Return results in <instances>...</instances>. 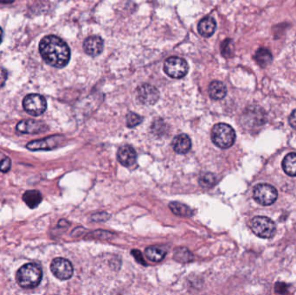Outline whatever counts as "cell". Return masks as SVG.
Returning <instances> with one entry per match:
<instances>
[{"label":"cell","mask_w":296,"mask_h":295,"mask_svg":"<svg viewBox=\"0 0 296 295\" xmlns=\"http://www.w3.org/2000/svg\"><path fill=\"white\" fill-rule=\"evenodd\" d=\"M41 55L50 66L62 69L70 60V49L63 39L56 36H47L39 44Z\"/></svg>","instance_id":"6da1fadb"},{"label":"cell","mask_w":296,"mask_h":295,"mask_svg":"<svg viewBox=\"0 0 296 295\" xmlns=\"http://www.w3.org/2000/svg\"><path fill=\"white\" fill-rule=\"evenodd\" d=\"M42 278L43 271L38 264H25L17 273V281L23 288H34L40 284Z\"/></svg>","instance_id":"7a4b0ae2"},{"label":"cell","mask_w":296,"mask_h":295,"mask_svg":"<svg viewBox=\"0 0 296 295\" xmlns=\"http://www.w3.org/2000/svg\"><path fill=\"white\" fill-rule=\"evenodd\" d=\"M212 139L218 148L227 149L235 143V131L229 125L218 123L212 128Z\"/></svg>","instance_id":"3957f363"},{"label":"cell","mask_w":296,"mask_h":295,"mask_svg":"<svg viewBox=\"0 0 296 295\" xmlns=\"http://www.w3.org/2000/svg\"><path fill=\"white\" fill-rule=\"evenodd\" d=\"M250 228L254 234L263 239H270L276 234V224L274 221L267 217L259 216L254 217L250 223Z\"/></svg>","instance_id":"277c9868"},{"label":"cell","mask_w":296,"mask_h":295,"mask_svg":"<svg viewBox=\"0 0 296 295\" xmlns=\"http://www.w3.org/2000/svg\"><path fill=\"white\" fill-rule=\"evenodd\" d=\"M164 70L166 75H169L171 78H183L188 73V64L183 58L171 56L167 58L165 62Z\"/></svg>","instance_id":"5b68a950"},{"label":"cell","mask_w":296,"mask_h":295,"mask_svg":"<svg viewBox=\"0 0 296 295\" xmlns=\"http://www.w3.org/2000/svg\"><path fill=\"white\" fill-rule=\"evenodd\" d=\"M254 199L259 204L269 206L273 204L277 199L278 194L276 189L269 184H260L256 185L253 193Z\"/></svg>","instance_id":"8992f818"},{"label":"cell","mask_w":296,"mask_h":295,"mask_svg":"<svg viewBox=\"0 0 296 295\" xmlns=\"http://www.w3.org/2000/svg\"><path fill=\"white\" fill-rule=\"evenodd\" d=\"M23 107L31 115L39 116L46 111V100L38 94H31L23 99Z\"/></svg>","instance_id":"52a82bcc"},{"label":"cell","mask_w":296,"mask_h":295,"mask_svg":"<svg viewBox=\"0 0 296 295\" xmlns=\"http://www.w3.org/2000/svg\"><path fill=\"white\" fill-rule=\"evenodd\" d=\"M50 270L55 277L66 281L72 277L74 269L70 260L64 258H55L52 260L50 265Z\"/></svg>","instance_id":"ba28073f"},{"label":"cell","mask_w":296,"mask_h":295,"mask_svg":"<svg viewBox=\"0 0 296 295\" xmlns=\"http://www.w3.org/2000/svg\"><path fill=\"white\" fill-rule=\"evenodd\" d=\"M139 102L145 105H154L160 99V92L151 84H143L137 90Z\"/></svg>","instance_id":"9c48e42d"},{"label":"cell","mask_w":296,"mask_h":295,"mask_svg":"<svg viewBox=\"0 0 296 295\" xmlns=\"http://www.w3.org/2000/svg\"><path fill=\"white\" fill-rule=\"evenodd\" d=\"M64 138L60 135H54L43 139H38L29 142L27 148L31 151L52 150L61 145Z\"/></svg>","instance_id":"30bf717a"},{"label":"cell","mask_w":296,"mask_h":295,"mask_svg":"<svg viewBox=\"0 0 296 295\" xmlns=\"http://www.w3.org/2000/svg\"><path fill=\"white\" fill-rule=\"evenodd\" d=\"M46 124L44 122H38L34 120H24L17 125V130L21 133H28V134H36V133H43L47 130Z\"/></svg>","instance_id":"8fae6325"},{"label":"cell","mask_w":296,"mask_h":295,"mask_svg":"<svg viewBox=\"0 0 296 295\" xmlns=\"http://www.w3.org/2000/svg\"><path fill=\"white\" fill-rule=\"evenodd\" d=\"M104 48V42L102 38L97 36H92L84 41L83 49L87 55L91 56H97L102 52Z\"/></svg>","instance_id":"7c38bea8"},{"label":"cell","mask_w":296,"mask_h":295,"mask_svg":"<svg viewBox=\"0 0 296 295\" xmlns=\"http://www.w3.org/2000/svg\"><path fill=\"white\" fill-rule=\"evenodd\" d=\"M117 159L122 165L131 166L136 161V152L131 145H123L117 153Z\"/></svg>","instance_id":"4fadbf2b"},{"label":"cell","mask_w":296,"mask_h":295,"mask_svg":"<svg viewBox=\"0 0 296 295\" xmlns=\"http://www.w3.org/2000/svg\"><path fill=\"white\" fill-rule=\"evenodd\" d=\"M172 148L179 154H186L192 148V141L187 134H180L172 140Z\"/></svg>","instance_id":"5bb4252c"},{"label":"cell","mask_w":296,"mask_h":295,"mask_svg":"<svg viewBox=\"0 0 296 295\" xmlns=\"http://www.w3.org/2000/svg\"><path fill=\"white\" fill-rule=\"evenodd\" d=\"M216 29H217V23L215 19L212 17L203 18L197 26L198 33L203 38L212 37L216 32Z\"/></svg>","instance_id":"9a60e30c"},{"label":"cell","mask_w":296,"mask_h":295,"mask_svg":"<svg viewBox=\"0 0 296 295\" xmlns=\"http://www.w3.org/2000/svg\"><path fill=\"white\" fill-rule=\"evenodd\" d=\"M209 95L210 97L213 100H216V101L222 100L226 96V86L222 81H212L209 86Z\"/></svg>","instance_id":"2e32d148"},{"label":"cell","mask_w":296,"mask_h":295,"mask_svg":"<svg viewBox=\"0 0 296 295\" xmlns=\"http://www.w3.org/2000/svg\"><path fill=\"white\" fill-rule=\"evenodd\" d=\"M23 200L29 208H37L42 202V195L38 191L31 190L24 192L23 195Z\"/></svg>","instance_id":"e0dca14e"},{"label":"cell","mask_w":296,"mask_h":295,"mask_svg":"<svg viewBox=\"0 0 296 295\" xmlns=\"http://www.w3.org/2000/svg\"><path fill=\"white\" fill-rule=\"evenodd\" d=\"M145 254L146 257L152 261L160 262L166 257V250L160 246L148 247L147 249H145Z\"/></svg>","instance_id":"ac0fdd59"},{"label":"cell","mask_w":296,"mask_h":295,"mask_svg":"<svg viewBox=\"0 0 296 295\" xmlns=\"http://www.w3.org/2000/svg\"><path fill=\"white\" fill-rule=\"evenodd\" d=\"M282 169L288 176H296V154L291 153L285 157L282 161Z\"/></svg>","instance_id":"d6986e66"},{"label":"cell","mask_w":296,"mask_h":295,"mask_svg":"<svg viewBox=\"0 0 296 295\" xmlns=\"http://www.w3.org/2000/svg\"><path fill=\"white\" fill-rule=\"evenodd\" d=\"M169 208L171 209L173 214L179 217H192L193 212L192 209L184 203H179V202H172L169 204Z\"/></svg>","instance_id":"ffe728a7"},{"label":"cell","mask_w":296,"mask_h":295,"mask_svg":"<svg viewBox=\"0 0 296 295\" xmlns=\"http://www.w3.org/2000/svg\"><path fill=\"white\" fill-rule=\"evenodd\" d=\"M255 59L260 66L265 68L272 63L273 56L269 49H259L255 55Z\"/></svg>","instance_id":"44dd1931"},{"label":"cell","mask_w":296,"mask_h":295,"mask_svg":"<svg viewBox=\"0 0 296 295\" xmlns=\"http://www.w3.org/2000/svg\"><path fill=\"white\" fill-rule=\"evenodd\" d=\"M173 259L180 263H187L193 260V255L186 248H179L175 250Z\"/></svg>","instance_id":"7402d4cb"},{"label":"cell","mask_w":296,"mask_h":295,"mask_svg":"<svg viewBox=\"0 0 296 295\" xmlns=\"http://www.w3.org/2000/svg\"><path fill=\"white\" fill-rule=\"evenodd\" d=\"M216 183H217V178L214 174L211 172L203 173L199 178V185L203 188H211L215 185Z\"/></svg>","instance_id":"603a6c76"},{"label":"cell","mask_w":296,"mask_h":295,"mask_svg":"<svg viewBox=\"0 0 296 295\" xmlns=\"http://www.w3.org/2000/svg\"><path fill=\"white\" fill-rule=\"evenodd\" d=\"M142 121V117L137 113H129L127 115V126L129 128H134L139 126Z\"/></svg>","instance_id":"cb8c5ba5"},{"label":"cell","mask_w":296,"mask_h":295,"mask_svg":"<svg viewBox=\"0 0 296 295\" xmlns=\"http://www.w3.org/2000/svg\"><path fill=\"white\" fill-rule=\"evenodd\" d=\"M12 167V160L8 157H5L0 161V171L2 172H8Z\"/></svg>","instance_id":"d4e9b609"},{"label":"cell","mask_w":296,"mask_h":295,"mask_svg":"<svg viewBox=\"0 0 296 295\" xmlns=\"http://www.w3.org/2000/svg\"><path fill=\"white\" fill-rule=\"evenodd\" d=\"M230 45H232L230 40L224 41V42H223V44H222V54H223L224 56H226V57L227 55H230L231 50L229 49Z\"/></svg>","instance_id":"484cf974"},{"label":"cell","mask_w":296,"mask_h":295,"mask_svg":"<svg viewBox=\"0 0 296 295\" xmlns=\"http://www.w3.org/2000/svg\"><path fill=\"white\" fill-rule=\"evenodd\" d=\"M132 255L134 256L135 259H136L137 261L139 262V263H141L144 266L146 265V263L145 262V260H144V258H143L142 255H141V253L139 251V250H133L132 251Z\"/></svg>","instance_id":"4316f807"},{"label":"cell","mask_w":296,"mask_h":295,"mask_svg":"<svg viewBox=\"0 0 296 295\" xmlns=\"http://www.w3.org/2000/svg\"><path fill=\"white\" fill-rule=\"evenodd\" d=\"M7 80V72L3 68H0V87H4Z\"/></svg>","instance_id":"83f0119b"},{"label":"cell","mask_w":296,"mask_h":295,"mask_svg":"<svg viewBox=\"0 0 296 295\" xmlns=\"http://www.w3.org/2000/svg\"><path fill=\"white\" fill-rule=\"evenodd\" d=\"M288 122H289V125L291 127L296 130V109H294L291 113Z\"/></svg>","instance_id":"f1b7e54d"},{"label":"cell","mask_w":296,"mask_h":295,"mask_svg":"<svg viewBox=\"0 0 296 295\" xmlns=\"http://www.w3.org/2000/svg\"><path fill=\"white\" fill-rule=\"evenodd\" d=\"M15 0H0L1 4H12L14 2Z\"/></svg>","instance_id":"f546056e"},{"label":"cell","mask_w":296,"mask_h":295,"mask_svg":"<svg viewBox=\"0 0 296 295\" xmlns=\"http://www.w3.org/2000/svg\"><path fill=\"white\" fill-rule=\"evenodd\" d=\"M2 39H3V31L0 28V44L2 42Z\"/></svg>","instance_id":"4dcf8cb0"},{"label":"cell","mask_w":296,"mask_h":295,"mask_svg":"<svg viewBox=\"0 0 296 295\" xmlns=\"http://www.w3.org/2000/svg\"><path fill=\"white\" fill-rule=\"evenodd\" d=\"M5 157H6L5 155H3V154L0 153V161H1V160H2V159H3Z\"/></svg>","instance_id":"1f68e13d"}]
</instances>
